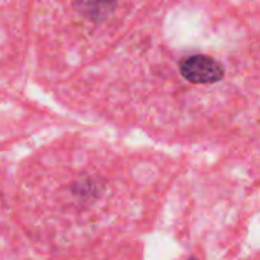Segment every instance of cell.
Instances as JSON below:
<instances>
[{
  "mask_svg": "<svg viewBox=\"0 0 260 260\" xmlns=\"http://www.w3.org/2000/svg\"><path fill=\"white\" fill-rule=\"evenodd\" d=\"M180 72L192 84H215L224 78V67L207 55H192L180 62Z\"/></svg>",
  "mask_w": 260,
  "mask_h": 260,
  "instance_id": "cell-1",
  "label": "cell"
},
{
  "mask_svg": "<svg viewBox=\"0 0 260 260\" xmlns=\"http://www.w3.org/2000/svg\"><path fill=\"white\" fill-rule=\"evenodd\" d=\"M116 0H73V8L90 21H104L116 9Z\"/></svg>",
  "mask_w": 260,
  "mask_h": 260,
  "instance_id": "cell-2",
  "label": "cell"
},
{
  "mask_svg": "<svg viewBox=\"0 0 260 260\" xmlns=\"http://www.w3.org/2000/svg\"><path fill=\"white\" fill-rule=\"evenodd\" d=\"M190 260H197V259H190Z\"/></svg>",
  "mask_w": 260,
  "mask_h": 260,
  "instance_id": "cell-3",
  "label": "cell"
}]
</instances>
